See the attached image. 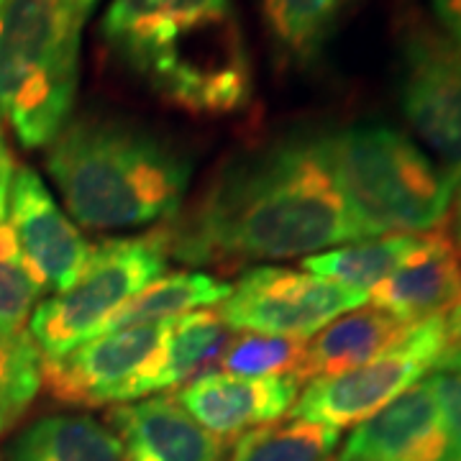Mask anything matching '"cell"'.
Returning <instances> with one entry per match:
<instances>
[{"mask_svg":"<svg viewBox=\"0 0 461 461\" xmlns=\"http://www.w3.org/2000/svg\"><path fill=\"white\" fill-rule=\"evenodd\" d=\"M167 233L169 254L190 264L293 259L357 241L330 133H293L230 159Z\"/></svg>","mask_w":461,"mask_h":461,"instance_id":"6da1fadb","label":"cell"},{"mask_svg":"<svg viewBox=\"0 0 461 461\" xmlns=\"http://www.w3.org/2000/svg\"><path fill=\"white\" fill-rule=\"evenodd\" d=\"M103 41L151 93L193 115L251 100V54L233 0H113Z\"/></svg>","mask_w":461,"mask_h":461,"instance_id":"7a4b0ae2","label":"cell"},{"mask_svg":"<svg viewBox=\"0 0 461 461\" xmlns=\"http://www.w3.org/2000/svg\"><path fill=\"white\" fill-rule=\"evenodd\" d=\"M47 169L72 218L95 230L175 218L193 177L187 154L165 136L108 115L67 121Z\"/></svg>","mask_w":461,"mask_h":461,"instance_id":"3957f363","label":"cell"},{"mask_svg":"<svg viewBox=\"0 0 461 461\" xmlns=\"http://www.w3.org/2000/svg\"><path fill=\"white\" fill-rule=\"evenodd\" d=\"M93 8V0H0V123L26 149L50 147L69 121Z\"/></svg>","mask_w":461,"mask_h":461,"instance_id":"277c9868","label":"cell"},{"mask_svg":"<svg viewBox=\"0 0 461 461\" xmlns=\"http://www.w3.org/2000/svg\"><path fill=\"white\" fill-rule=\"evenodd\" d=\"M336 177L357 239L430 233L448 215L456 180L411 139L382 123L330 133Z\"/></svg>","mask_w":461,"mask_h":461,"instance_id":"5b68a950","label":"cell"},{"mask_svg":"<svg viewBox=\"0 0 461 461\" xmlns=\"http://www.w3.org/2000/svg\"><path fill=\"white\" fill-rule=\"evenodd\" d=\"M167 257V226L95 244L77 282L33 308L29 336L41 359H57L93 339L121 305L162 275Z\"/></svg>","mask_w":461,"mask_h":461,"instance_id":"8992f818","label":"cell"},{"mask_svg":"<svg viewBox=\"0 0 461 461\" xmlns=\"http://www.w3.org/2000/svg\"><path fill=\"white\" fill-rule=\"evenodd\" d=\"M448 346L446 315L411 323L405 339L375 362L333 377L313 379L297 395L293 418L333 429L359 426L436 366Z\"/></svg>","mask_w":461,"mask_h":461,"instance_id":"52a82bcc","label":"cell"},{"mask_svg":"<svg viewBox=\"0 0 461 461\" xmlns=\"http://www.w3.org/2000/svg\"><path fill=\"white\" fill-rule=\"evenodd\" d=\"M369 295L287 267H254L230 285L218 315L229 329L308 341Z\"/></svg>","mask_w":461,"mask_h":461,"instance_id":"ba28073f","label":"cell"},{"mask_svg":"<svg viewBox=\"0 0 461 461\" xmlns=\"http://www.w3.org/2000/svg\"><path fill=\"white\" fill-rule=\"evenodd\" d=\"M400 103L415 133L461 180V50L444 33L418 26L402 41Z\"/></svg>","mask_w":461,"mask_h":461,"instance_id":"9c48e42d","label":"cell"},{"mask_svg":"<svg viewBox=\"0 0 461 461\" xmlns=\"http://www.w3.org/2000/svg\"><path fill=\"white\" fill-rule=\"evenodd\" d=\"M165 323L111 330L57 359H41V384L72 408L131 402V384L159 341Z\"/></svg>","mask_w":461,"mask_h":461,"instance_id":"30bf717a","label":"cell"},{"mask_svg":"<svg viewBox=\"0 0 461 461\" xmlns=\"http://www.w3.org/2000/svg\"><path fill=\"white\" fill-rule=\"evenodd\" d=\"M8 226L16 236L21 259L41 293L59 295L77 282L90 247L29 167L16 169L11 185Z\"/></svg>","mask_w":461,"mask_h":461,"instance_id":"8fae6325","label":"cell"},{"mask_svg":"<svg viewBox=\"0 0 461 461\" xmlns=\"http://www.w3.org/2000/svg\"><path fill=\"white\" fill-rule=\"evenodd\" d=\"M300 387L303 384L295 377H236L226 372H205L182 387L177 402L213 436L233 438L277 423L293 411Z\"/></svg>","mask_w":461,"mask_h":461,"instance_id":"7c38bea8","label":"cell"},{"mask_svg":"<svg viewBox=\"0 0 461 461\" xmlns=\"http://www.w3.org/2000/svg\"><path fill=\"white\" fill-rule=\"evenodd\" d=\"M336 461H448V436L429 382H415L359 423Z\"/></svg>","mask_w":461,"mask_h":461,"instance_id":"4fadbf2b","label":"cell"},{"mask_svg":"<svg viewBox=\"0 0 461 461\" xmlns=\"http://www.w3.org/2000/svg\"><path fill=\"white\" fill-rule=\"evenodd\" d=\"M369 297L377 311L405 323H418L459 308L461 257L451 236L444 230L423 233L418 249Z\"/></svg>","mask_w":461,"mask_h":461,"instance_id":"5bb4252c","label":"cell"},{"mask_svg":"<svg viewBox=\"0 0 461 461\" xmlns=\"http://www.w3.org/2000/svg\"><path fill=\"white\" fill-rule=\"evenodd\" d=\"M123 461H221L223 438L195 423L177 397L123 402L108 415Z\"/></svg>","mask_w":461,"mask_h":461,"instance_id":"9a60e30c","label":"cell"},{"mask_svg":"<svg viewBox=\"0 0 461 461\" xmlns=\"http://www.w3.org/2000/svg\"><path fill=\"white\" fill-rule=\"evenodd\" d=\"M230 336L233 333L218 311H195L165 321L151 357L133 379L131 400L193 382V377L218 362Z\"/></svg>","mask_w":461,"mask_h":461,"instance_id":"2e32d148","label":"cell"},{"mask_svg":"<svg viewBox=\"0 0 461 461\" xmlns=\"http://www.w3.org/2000/svg\"><path fill=\"white\" fill-rule=\"evenodd\" d=\"M408 329L411 323L382 313L377 308L351 311L305 341L295 379L305 384L375 362L390 348H395L405 339Z\"/></svg>","mask_w":461,"mask_h":461,"instance_id":"e0dca14e","label":"cell"},{"mask_svg":"<svg viewBox=\"0 0 461 461\" xmlns=\"http://www.w3.org/2000/svg\"><path fill=\"white\" fill-rule=\"evenodd\" d=\"M280 62L308 67L329 44L346 0H254Z\"/></svg>","mask_w":461,"mask_h":461,"instance_id":"ac0fdd59","label":"cell"},{"mask_svg":"<svg viewBox=\"0 0 461 461\" xmlns=\"http://www.w3.org/2000/svg\"><path fill=\"white\" fill-rule=\"evenodd\" d=\"M11 461H123L113 430L90 415L59 412L21 433Z\"/></svg>","mask_w":461,"mask_h":461,"instance_id":"d6986e66","label":"cell"},{"mask_svg":"<svg viewBox=\"0 0 461 461\" xmlns=\"http://www.w3.org/2000/svg\"><path fill=\"white\" fill-rule=\"evenodd\" d=\"M230 293V282L215 280L205 272H175L149 282L147 287L131 297L126 305H121L103 326L100 333L149 326V323H165L172 318H180L193 308L223 303Z\"/></svg>","mask_w":461,"mask_h":461,"instance_id":"ffe728a7","label":"cell"},{"mask_svg":"<svg viewBox=\"0 0 461 461\" xmlns=\"http://www.w3.org/2000/svg\"><path fill=\"white\" fill-rule=\"evenodd\" d=\"M420 236L423 233H418V236L390 233V236L362 239L351 247L308 257L303 262V269L315 275V277L339 282L348 290L369 295L418 249Z\"/></svg>","mask_w":461,"mask_h":461,"instance_id":"44dd1931","label":"cell"},{"mask_svg":"<svg viewBox=\"0 0 461 461\" xmlns=\"http://www.w3.org/2000/svg\"><path fill=\"white\" fill-rule=\"evenodd\" d=\"M339 441L341 430L333 426L290 418L244 433L230 461H333Z\"/></svg>","mask_w":461,"mask_h":461,"instance_id":"7402d4cb","label":"cell"},{"mask_svg":"<svg viewBox=\"0 0 461 461\" xmlns=\"http://www.w3.org/2000/svg\"><path fill=\"white\" fill-rule=\"evenodd\" d=\"M305 341L267 336V333H236L218 357V372L236 377H295L303 359Z\"/></svg>","mask_w":461,"mask_h":461,"instance_id":"603a6c76","label":"cell"},{"mask_svg":"<svg viewBox=\"0 0 461 461\" xmlns=\"http://www.w3.org/2000/svg\"><path fill=\"white\" fill-rule=\"evenodd\" d=\"M41 387V354L29 333L0 339V436L16 426Z\"/></svg>","mask_w":461,"mask_h":461,"instance_id":"cb8c5ba5","label":"cell"},{"mask_svg":"<svg viewBox=\"0 0 461 461\" xmlns=\"http://www.w3.org/2000/svg\"><path fill=\"white\" fill-rule=\"evenodd\" d=\"M39 295L41 290L21 259L16 236L8 221H3L0 223V339H18L29 333L26 321H32Z\"/></svg>","mask_w":461,"mask_h":461,"instance_id":"d4e9b609","label":"cell"},{"mask_svg":"<svg viewBox=\"0 0 461 461\" xmlns=\"http://www.w3.org/2000/svg\"><path fill=\"white\" fill-rule=\"evenodd\" d=\"M448 436V461H461V359L436 366L426 379Z\"/></svg>","mask_w":461,"mask_h":461,"instance_id":"484cf974","label":"cell"},{"mask_svg":"<svg viewBox=\"0 0 461 461\" xmlns=\"http://www.w3.org/2000/svg\"><path fill=\"white\" fill-rule=\"evenodd\" d=\"M14 177H16V162H14V154H11V149L3 139V131H0V223L8 215V198H11Z\"/></svg>","mask_w":461,"mask_h":461,"instance_id":"4316f807","label":"cell"},{"mask_svg":"<svg viewBox=\"0 0 461 461\" xmlns=\"http://www.w3.org/2000/svg\"><path fill=\"white\" fill-rule=\"evenodd\" d=\"M446 36L461 50V0H430Z\"/></svg>","mask_w":461,"mask_h":461,"instance_id":"83f0119b","label":"cell"},{"mask_svg":"<svg viewBox=\"0 0 461 461\" xmlns=\"http://www.w3.org/2000/svg\"><path fill=\"white\" fill-rule=\"evenodd\" d=\"M446 321H448V346L441 357H461V305L446 313Z\"/></svg>","mask_w":461,"mask_h":461,"instance_id":"f1b7e54d","label":"cell"},{"mask_svg":"<svg viewBox=\"0 0 461 461\" xmlns=\"http://www.w3.org/2000/svg\"><path fill=\"white\" fill-rule=\"evenodd\" d=\"M456 203H454V226H451V241L461 257V180L456 182Z\"/></svg>","mask_w":461,"mask_h":461,"instance_id":"f546056e","label":"cell"},{"mask_svg":"<svg viewBox=\"0 0 461 461\" xmlns=\"http://www.w3.org/2000/svg\"><path fill=\"white\" fill-rule=\"evenodd\" d=\"M93 3H98V0H93Z\"/></svg>","mask_w":461,"mask_h":461,"instance_id":"4dcf8cb0","label":"cell"}]
</instances>
